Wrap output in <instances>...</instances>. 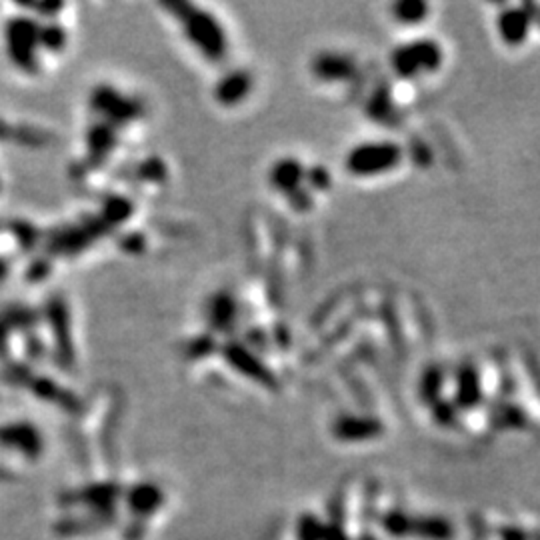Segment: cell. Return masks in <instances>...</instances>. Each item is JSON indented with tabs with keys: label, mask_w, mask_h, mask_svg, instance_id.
Here are the masks:
<instances>
[{
	"label": "cell",
	"mask_w": 540,
	"mask_h": 540,
	"mask_svg": "<svg viewBox=\"0 0 540 540\" xmlns=\"http://www.w3.org/2000/svg\"><path fill=\"white\" fill-rule=\"evenodd\" d=\"M132 212H135V205H132L127 197H120V194H109V197L102 200V210L99 217L111 228H114L122 223H127V220L132 217Z\"/></svg>",
	"instance_id": "cell-19"
},
{
	"label": "cell",
	"mask_w": 540,
	"mask_h": 540,
	"mask_svg": "<svg viewBox=\"0 0 540 540\" xmlns=\"http://www.w3.org/2000/svg\"><path fill=\"white\" fill-rule=\"evenodd\" d=\"M8 228H11L16 244H19L22 251L29 252L32 249H37V244L40 243V230L32 223H29V220L16 218Z\"/></svg>",
	"instance_id": "cell-23"
},
{
	"label": "cell",
	"mask_w": 540,
	"mask_h": 540,
	"mask_svg": "<svg viewBox=\"0 0 540 540\" xmlns=\"http://www.w3.org/2000/svg\"><path fill=\"white\" fill-rule=\"evenodd\" d=\"M13 125H8L4 119H0V143H6V140H13Z\"/></svg>",
	"instance_id": "cell-40"
},
{
	"label": "cell",
	"mask_w": 540,
	"mask_h": 540,
	"mask_svg": "<svg viewBox=\"0 0 540 540\" xmlns=\"http://www.w3.org/2000/svg\"><path fill=\"white\" fill-rule=\"evenodd\" d=\"M161 6L182 24L187 39L210 63H220L226 57L228 40L225 29L208 11H202L187 0H168L161 3Z\"/></svg>",
	"instance_id": "cell-1"
},
{
	"label": "cell",
	"mask_w": 540,
	"mask_h": 540,
	"mask_svg": "<svg viewBox=\"0 0 540 540\" xmlns=\"http://www.w3.org/2000/svg\"><path fill=\"white\" fill-rule=\"evenodd\" d=\"M536 13H538V16H535V19H538V22H540V8L536 6Z\"/></svg>",
	"instance_id": "cell-42"
},
{
	"label": "cell",
	"mask_w": 540,
	"mask_h": 540,
	"mask_svg": "<svg viewBox=\"0 0 540 540\" xmlns=\"http://www.w3.org/2000/svg\"><path fill=\"white\" fill-rule=\"evenodd\" d=\"M0 189H3V182H0Z\"/></svg>",
	"instance_id": "cell-43"
},
{
	"label": "cell",
	"mask_w": 540,
	"mask_h": 540,
	"mask_svg": "<svg viewBox=\"0 0 540 540\" xmlns=\"http://www.w3.org/2000/svg\"><path fill=\"white\" fill-rule=\"evenodd\" d=\"M112 228L101 217H91L76 226L52 230L47 238V251L52 256H76L86 251L101 236L111 235Z\"/></svg>",
	"instance_id": "cell-3"
},
{
	"label": "cell",
	"mask_w": 540,
	"mask_h": 540,
	"mask_svg": "<svg viewBox=\"0 0 540 540\" xmlns=\"http://www.w3.org/2000/svg\"><path fill=\"white\" fill-rule=\"evenodd\" d=\"M323 533H324V527L316 518H303V522H300V530H298L300 540H321Z\"/></svg>",
	"instance_id": "cell-33"
},
{
	"label": "cell",
	"mask_w": 540,
	"mask_h": 540,
	"mask_svg": "<svg viewBox=\"0 0 540 540\" xmlns=\"http://www.w3.org/2000/svg\"><path fill=\"white\" fill-rule=\"evenodd\" d=\"M26 349H29V354L31 359L39 360L44 357V350H47V347H44V342L40 341V336H37L34 332L26 334Z\"/></svg>",
	"instance_id": "cell-39"
},
{
	"label": "cell",
	"mask_w": 540,
	"mask_h": 540,
	"mask_svg": "<svg viewBox=\"0 0 540 540\" xmlns=\"http://www.w3.org/2000/svg\"><path fill=\"white\" fill-rule=\"evenodd\" d=\"M481 378L473 367H463L458 370V385H456V406L460 409H474L481 403Z\"/></svg>",
	"instance_id": "cell-18"
},
{
	"label": "cell",
	"mask_w": 540,
	"mask_h": 540,
	"mask_svg": "<svg viewBox=\"0 0 540 540\" xmlns=\"http://www.w3.org/2000/svg\"><path fill=\"white\" fill-rule=\"evenodd\" d=\"M119 246L120 251H125L128 254H140L146 249V238L140 233H128L125 236H120Z\"/></svg>",
	"instance_id": "cell-29"
},
{
	"label": "cell",
	"mask_w": 540,
	"mask_h": 540,
	"mask_svg": "<svg viewBox=\"0 0 540 540\" xmlns=\"http://www.w3.org/2000/svg\"><path fill=\"white\" fill-rule=\"evenodd\" d=\"M4 49L11 63L24 75H37L39 47H40V24L31 16H14L4 22Z\"/></svg>",
	"instance_id": "cell-2"
},
{
	"label": "cell",
	"mask_w": 540,
	"mask_h": 540,
	"mask_svg": "<svg viewBox=\"0 0 540 540\" xmlns=\"http://www.w3.org/2000/svg\"><path fill=\"white\" fill-rule=\"evenodd\" d=\"M218 350H220V354H223V359L228 362V365L236 370V373H241L243 376L254 380V383H259L261 386L277 388V376H274L270 373V368L264 365V362L256 357L251 349H246L244 344L236 342V341H228Z\"/></svg>",
	"instance_id": "cell-8"
},
{
	"label": "cell",
	"mask_w": 540,
	"mask_h": 540,
	"mask_svg": "<svg viewBox=\"0 0 540 540\" xmlns=\"http://www.w3.org/2000/svg\"><path fill=\"white\" fill-rule=\"evenodd\" d=\"M313 73L326 83L347 81L354 75V60L336 52H323L314 58Z\"/></svg>",
	"instance_id": "cell-16"
},
{
	"label": "cell",
	"mask_w": 540,
	"mask_h": 540,
	"mask_svg": "<svg viewBox=\"0 0 540 540\" xmlns=\"http://www.w3.org/2000/svg\"><path fill=\"white\" fill-rule=\"evenodd\" d=\"M420 535L429 536V538H435V540H442V538H447L450 535V528H448L447 522H442L438 518H430V520L422 522Z\"/></svg>",
	"instance_id": "cell-30"
},
{
	"label": "cell",
	"mask_w": 540,
	"mask_h": 540,
	"mask_svg": "<svg viewBox=\"0 0 540 540\" xmlns=\"http://www.w3.org/2000/svg\"><path fill=\"white\" fill-rule=\"evenodd\" d=\"M403 158V150L394 143H365L354 146L347 156L349 173L370 176L394 168Z\"/></svg>",
	"instance_id": "cell-7"
},
{
	"label": "cell",
	"mask_w": 540,
	"mask_h": 540,
	"mask_svg": "<svg viewBox=\"0 0 540 540\" xmlns=\"http://www.w3.org/2000/svg\"><path fill=\"white\" fill-rule=\"evenodd\" d=\"M44 318L49 323L55 359L65 370H73L76 365V349L66 300L60 295H52L44 305Z\"/></svg>",
	"instance_id": "cell-5"
},
{
	"label": "cell",
	"mask_w": 540,
	"mask_h": 540,
	"mask_svg": "<svg viewBox=\"0 0 540 540\" xmlns=\"http://www.w3.org/2000/svg\"><path fill=\"white\" fill-rule=\"evenodd\" d=\"M385 525H386V530H388V533H391V535H396V536H398V535L409 533V530H411V528H409V525H411L409 518L403 517V515H398V512H394V515H393L391 518H386Z\"/></svg>",
	"instance_id": "cell-38"
},
{
	"label": "cell",
	"mask_w": 540,
	"mask_h": 540,
	"mask_svg": "<svg viewBox=\"0 0 540 540\" xmlns=\"http://www.w3.org/2000/svg\"><path fill=\"white\" fill-rule=\"evenodd\" d=\"M50 270H52L50 261L44 259V256H42V259L34 261L29 267V270H26V280H29V282H42L44 279L49 277Z\"/></svg>",
	"instance_id": "cell-31"
},
{
	"label": "cell",
	"mask_w": 540,
	"mask_h": 540,
	"mask_svg": "<svg viewBox=\"0 0 540 540\" xmlns=\"http://www.w3.org/2000/svg\"><path fill=\"white\" fill-rule=\"evenodd\" d=\"M305 174H306V168L300 164L297 158H282V161H277L272 164L269 173V181L274 190H279L288 197L290 192H295L303 187Z\"/></svg>",
	"instance_id": "cell-15"
},
{
	"label": "cell",
	"mask_w": 540,
	"mask_h": 540,
	"mask_svg": "<svg viewBox=\"0 0 540 540\" xmlns=\"http://www.w3.org/2000/svg\"><path fill=\"white\" fill-rule=\"evenodd\" d=\"M88 102H91V109L104 117V122H109L114 128L130 125L145 114L143 101L122 94L111 84L96 86Z\"/></svg>",
	"instance_id": "cell-4"
},
{
	"label": "cell",
	"mask_w": 540,
	"mask_h": 540,
	"mask_svg": "<svg viewBox=\"0 0 540 540\" xmlns=\"http://www.w3.org/2000/svg\"><path fill=\"white\" fill-rule=\"evenodd\" d=\"M442 383H445V375H442V370H438V368L427 370L422 376V383H420V396L427 403L435 404L437 401H440L438 394L442 391Z\"/></svg>",
	"instance_id": "cell-27"
},
{
	"label": "cell",
	"mask_w": 540,
	"mask_h": 540,
	"mask_svg": "<svg viewBox=\"0 0 540 540\" xmlns=\"http://www.w3.org/2000/svg\"><path fill=\"white\" fill-rule=\"evenodd\" d=\"M26 388H29L34 396H39V398H42V401L55 404V406H58V409H63L66 412H81L83 411L81 398H78L73 391H68V388L60 386L58 383H55V380L49 376L34 375Z\"/></svg>",
	"instance_id": "cell-11"
},
{
	"label": "cell",
	"mask_w": 540,
	"mask_h": 540,
	"mask_svg": "<svg viewBox=\"0 0 540 540\" xmlns=\"http://www.w3.org/2000/svg\"><path fill=\"white\" fill-rule=\"evenodd\" d=\"M119 132L109 122H94V125L86 130V164L99 166L111 153L117 148Z\"/></svg>",
	"instance_id": "cell-10"
},
{
	"label": "cell",
	"mask_w": 540,
	"mask_h": 540,
	"mask_svg": "<svg viewBox=\"0 0 540 540\" xmlns=\"http://www.w3.org/2000/svg\"><path fill=\"white\" fill-rule=\"evenodd\" d=\"M442 65V49L435 40L419 39L404 42L391 55V66L403 78H412L420 73H432Z\"/></svg>",
	"instance_id": "cell-6"
},
{
	"label": "cell",
	"mask_w": 540,
	"mask_h": 540,
	"mask_svg": "<svg viewBox=\"0 0 540 540\" xmlns=\"http://www.w3.org/2000/svg\"><path fill=\"white\" fill-rule=\"evenodd\" d=\"M207 323L212 332L225 334L235 329L238 306L235 297L226 290H218L207 300Z\"/></svg>",
	"instance_id": "cell-12"
},
{
	"label": "cell",
	"mask_w": 540,
	"mask_h": 540,
	"mask_svg": "<svg viewBox=\"0 0 540 540\" xmlns=\"http://www.w3.org/2000/svg\"><path fill=\"white\" fill-rule=\"evenodd\" d=\"M0 447L16 450L29 458H37L42 453L40 432L29 422H11L0 427Z\"/></svg>",
	"instance_id": "cell-9"
},
{
	"label": "cell",
	"mask_w": 540,
	"mask_h": 540,
	"mask_svg": "<svg viewBox=\"0 0 540 540\" xmlns=\"http://www.w3.org/2000/svg\"><path fill=\"white\" fill-rule=\"evenodd\" d=\"M13 334H14V329L11 326V323H8L4 314L0 313V359H6Z\"/></svg>",
	"instance_id": "cell-36"
},
{
	"label": "cell",
	"mask_w": 540,
	"mask_h": 540,
	"mask_svg": "<svg viewBox=\"0 0 540 540\" xmlns=\"http://www.w3.org/2000/svg\"><path fill=\"white\" fill-rule=\"evenodd\" d=\"M8 272H11V264H8V261L0 259V280H4L8 277Z\"/></svg>",
	"instance_id": "cell-41"
},
{
	"label": "cell",
	"mask_w": 540,
	"mask_h": 540,
	"mask_svg": "<svg viewBox=\"0 0 540 540\" xmlns=\"http://www.w3.org/2000/svg\"><path fill=\"white\" fill-rule=\"evenodd\" d=\"M305 181H308L313 184V189L316 190H326L331 187V174L329 171H324L323 166H314L311 171H306Z\"/></svg>",
	"instance_id": "cell-32"
},
{
	"label": "cell",
	"mask_w": 540,
	"mask_h": 540,
	"mask_svg": "<svg viewBox=\"0 0 540 540\" xmlns=\"http://www.w3.org/2000/svg\"><path fill=\"white\" fill-rule=\"evenodd\" d=\"M254 86L252 75L246 70H233L225 75L215 86V101L223 106L241 104Z\"/></svg>",
	"instance_id": "cell-13"
},
{
	"label": "cell",
	"mask_w": 540,
	"mask_h": 540,
	"mask_svg": "<svg viewBox=\"0 0 540 540\" xmlns=\"http://www.w3.org/2000/svg\"><path fill=\"white\" fill-rule=\"evenodd\" d=\"M34 373L26 362H11L3 368V380L11 386H29Z\"/></svg>",
	"instance_id": "cell-28"
},
{
	"label": "cell",
	"mask_w": 540,
	"mask_h": 540,
	"mask_svg": "<svg viewBox=\"0 0 540 540\" xmlns=\"http://www.w3.org/2000/svg\"><path fill=\"white\" fill-rule=\"evenodd\" d=\"M137 174L140 181L161 184L168 179V166L164 164V161H161V158L150 156L145 158V161L137 166Z\"/></svg>",
	"instance_id": "cell-25"
},
{
	"label": "cell",
	"mask_w": 540,
	"mask_h": 540,
	"mask_svg": "<svg viewBox=\"0 0 540 540\" xmlns=\"http://www.w3.org/2000/svg\"><path fill=\"white\" fill-rule=\"evenodd\" d=\"M130 507L138 515H153L163 504V492L155 484H138L128 494Z\"/></svg>",
	"instance_id": "cell-20"
},
{
	"label": "cell",
	"mask_w": 540,
	"mask_h": 540,
	"mask_svg": "<svg viewBox=\"0 0 540 540\" xmlns=\"http://www.w3.org/2000/svg\"><path fill=\"white\" fill-rule=\"evenodd\" d=\"M40 47L49 52H63L66 47V32L58 22L40 26Z\"/></svg>",
	"instance_id": "cell-24"
},
{
	"label": "cell",
	"mask_w": 540,
	"mask_h": 540,
	"mask_svg": "<svg viewBox=\"0 0 540 540\" xmlns=\"http://www.w3.org/2000/svg\"><path fill=\"white\" fill-rule=\"evenodd\" d=\"M455 412H456V404L453 403H445V401H437L435 403V420L438 424H450L455 420Z\"/></svg>",
	"instance_id": "cell-37"
},
{
	"label": "cell",
	"mask_w": 540,
	"mask_h": 540,
	"mask_svg": "<svg viewBox=\"0 0 540 540\" xmlns=\"http://www.w3.org/2000/svg\"><path fill=\"white\" fill-rule=\"evenodd\" d=\"M530 22H533V19H530V14L525 6L504 8L497 21L500 39L507 42L509 47H517V44H522L528 37Z\"/></svg>",
	"instance_id": "cell-14"
},
{
	"label": "cell",
	"mask_w": 540,
	"mask_h": 540,
	"mask_svg": "<svg viewBox=\"0 0 540 540\" xmlns=\"http://www.w3.org/2000/svg\"><path fill=\"white\" fill-rule=\"evenodd\" d=\"M22 6L29 8V11H32V13L40 14L42 19H52V16H57L65 8L63 3H26Z\"/></svg>",
	"instance_id": "cell-34"
},
{
	"label": "cell",
	"mask_w": 540,
	"mask_h": 540,
	"mask_svg": "<svg viewBox=\"0 0 540 540\" xmlns=\"http://www.w3.org/2000/svg\"><path fill=\"white\" fill-rule=\"evenodd\" d=\"M13 140L26 148H44L52 143V135L39 127L21 125L13 128Z\"/></svg>",
	"instance_id": "cell-21"
},
{
	"label": "cell",
	"mask_w": 540,
	"mask_h": 540,
	"mask_svg": "<svg viewBox=\"0 0 540 540\" xmlns=\"http://www.w3.org/2000/svg\"><path fill=\"white\" fill-rule=\"evenodd\" d=\"M218 349L220 347L217 342V336H212V334L194 336L192 341L187 342V359L202 360V359L210 357V354H215Z\"/></svg>",
	"instance_id": "cell-26"
},
{
	"label": "cell",
	"mask_w": 540,
	"mask_h": 540,
	"mask_svg": "<svg viewBox=\"0 0 540 540\" xmlns=\"http://www.w3.org/2000/svg\"><path fill=\"white\" fill-rule=\"evenodd\" d=\"M393 14L398 22L403 24H419L429 14V4L420 0H403L393 6Z\"/></svg>",
	"instance_id": "cell-22"
},
{
	"label": "cell",
	"mask_w": 540,
	"mask_h": 540,
	"mask_svg": "<svg viewBox=\"0 0 540 540\" xmlns=\"http://www.w3.org/2000/svg\"><path fill=\"white\" fill-rule=\"evenodd\" d=\"M287 199H288V202H290V207L295 208V210H298V212H306V210H311V208H313V199H311V194L305 192L303 187H300V189L295 190V192H290Z\"/></svg>",
	"instance_id": "cell-35"
},
{
	"label": "cell",
	"mask_w": 540,
	"mask_h": 540,
	"mask_svg": "<svg viewBox=\"0 0 540 540\" xmlns=\"http://www.w3.org/2000/svg\"><path fill=\"white\" fill-rule=\"evenodd\" d=\"M334 435L341 440H367L380 435V422L375 419H357V416H344L334 424Z\"/></svg>",
	"instance_id": "cell-17"
}]
</instances>
